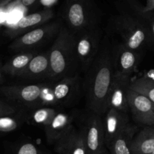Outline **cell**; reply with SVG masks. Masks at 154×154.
I'll use <instances>...</instances> for the list:
<instances>
[{"label":"cell","mask_w":154,"mask_h":154,"mask_svg":"<svg viewBox=\"0 0 154 154\" xmlns=\"http://www.w3.org/2000/svg\"><path fill=\"white\" fill-rule=\"evenodd\" d=\"M103 118L90 111L82 129L84 134L86 154H101L106 147L104 141Z\"/></svg>","instance_id":"8"},{"label":"cell","mask_w":154,"mask_h":154,"mask_svg":"<svg viewBox=\"0 0 154 154\" xmlns=\"http://www.w3.org/2000/svg\"><path fill=\"white\" fill-rule=\"evenodd\" d=\"M73 121L74 117L71 114L61 110L58 112L49 124L44 127L47 142L54 144L73 127Z\"/></svg>","instance_id":"16"},{"label":"cell","mask_w":154,"mask_h":154,"mask_svg":"<svg viewBox=\"0 0 154 154\" xmlns=\"http://www.w3.org/2000/svg\"><path fill=\"white\" fill-rule=\"evenodd\" d=\"M62 18L75 34L97 26L98 10L94 0H66Z\"/></svg>","instance_id":"4"},{"label":"cell","mask_w":154,"mask_h":154,"mask_svg":"<svg viewBox=\"0 0 154 154\" xmlns=\"http://www.w3.org/2000/svg\"><path fill=\"white\" fill-rule=\"evenodd\" d=\"M129 88L145 95L154 103V79L144 75L131 81Z\"/></svg>","instance_id":"23"},{"label":"cell","mask_w":154,"mask_h":154,"mask_svg":"<svg viewBox=\"0 0 154 154\" xmlns=\"http://www.w3.org/2000/svg\"><path fill=\"white\" fill-rule=\"evenodd\" d=\"M112 30L120 36L122 43L137 51L152 43L148 25L146 22L127 14L120 13L111 18Z\"/></svg>","instance_id":"3"},{"label":"cell","mask_w":154,"mask_h":154,"mask_svg":"<svg viewBox=\"0 0 154 154\" xmlns=\"http://www.w3.org/2000/svg\"><path fill=\"white\" fill-rule=\"evenodd\" d=\"M130 83L131 76L114 72L107 100V110L113 108L129 113L127 93Z\"/></svg>","instance_id":"11"},{"label":"cell","mask_w":154,"mask_h":154,"mask_svg":"<svg viewBox=\"0 0 154 154\" xmlns=\"http://www.w3.org/2000/svg\"><path fill=\"white\" fill-rule=\"evenodd\" d=\"M3 81H4V79H3V76H2V70L1 63H0V84L2 83Z\"/></svg>","instance_id":"31"},{"label":"cell","mask_w":154,"mask_h":154,"mask_svg":"<svg viewBox=\"0 0 154 154\" xmlns=\"http://www.w3.org/2000/svg\"><path fill=\"white\" fill-rule=\"evenodd\" d=\"M20 2L23 4V5L29 8L32 7L34 5H35L36 3L38 2V0H20Z\"/></svg>","instance_id":"30"},{"label":"cell","mask_w":154,"mask_h":154,"mask_svg":"<svg viewBox=\"0 0 154 154\" xmlns=\"http://www.w3.org/2000/svg\"><path fill=\"white\" fill-rule=\"evenodd\" d=\"M27 113L24 110H19L17 113L0 116V132H11L18 129L26 122Z\"/></svg>","instance_id":"22"},{"label":"cell","mask_w":154,"mask_h":154,"mask_svg":"<svg viewBox=\"0 0 154 154\" xmlns=\"http://www.w3.org/2000/svg\"><path fill=\"white\" fill-rule=\"evenodd\" d=\"M102 42V30L98 26L75 34V49L78 67L84 72L94 61Z\"/></svg>","instance_id":"5"},{"label":"cell","mask_w":154,"mask_h":154,"mask_svg":"<svg viewBox=\"0 0 154 154\" xmlns=\"http://www.w3.org/2000/svg\"><path fill=\"white\" fill-rule=\"evenodd\" d=\"M59 107H41L32 109L30 113H27L26 122L32 125L46 126L52 120L58 112Z\"/></svg>","instance_id":"21"},{"label":"cell","mask_w":154,"mask_h":154,"mask_svg":"<svg viewBox=\"0 0 154 154\" xmlns=\"http://www.w3.org/2000/svg\"><path fill=\"white\" fill-rule=\"evenodd\" d=\"M83 87L89 110L103 116L114 74L113 47L105 38L94 61L85 72Z\"/></svg>","instance_id":"1"},{"label":"cell","mask_w":154,"mask_h":154,"mask_svg":"<svg viewBox=\"0 0 154 154\" xmlns=\"http://www.w3.org/2000/svg\"><path fill=\"white\" fill-rule=\"evenodd\" d=\"M114 72L129 75L136 70L140 61L138 52L127 48L124 44H118L113 48Z\"/></svg>","instance_id":"14"},{"label":"cell","mask_w":154,"mask_h":154,"mask_svg":"<svg viewBox=\"0 0 154 154\" xmlns=\"http://www.w3.org/2000/svg\"><path fill=\"white\" fill-rule=\"evenodd\" d=\"M138 131V125L129 122L127 126L107 146L110 154H132L131 143Z\"/></svg>","instance_id":"18"},{"label":"cell","mask_w":154,"mask_h":154,"mask_svg":"<svg viewBox=\"0 0 154 154\" xmlns=\"http://www.w3.org/2000/svg\"><path fill=\"white\" fill-rule=\"evenodd\" d=\"M54 149L59 154H86L82 128H77L73 125L66 134L54 143Z\"/></svg>","instance_id":"15"},{"label":"cell","mask_w":154,"mask_h":154,"mask_svg":"<svg viewBox=\"0 0 154 154\" xmlns=\"http://www.w3.org/2000/svg\"><path fill=\"white\" fill-rule=\"evenodd\" d=\"M82 88V79L78 73L53 82V92L57 107H66L72 104L79 96Z\"/></svg>","instance_id":"10"},{"label":"cell","mask_w":154,"mask_h":154,"mask_svg":"<svg viewBox=\"0 0 154 154\" xmlns=\"http://www.w3.org/2000/svg\"><path fill=\"white\" fill-rule=\"evenodd\" d=\"M58 0H38V3L44 8H51Z\"/></svg>","instance_id":"28"},{"label":"cell","mask_w":154,"mask_h":154,"mask_svg":"<svg viewBox=\"0 0 154 154\" xmlns=\"http://www.w3.org/2000/svg\"><path fill=\"white\" fill-rule=\"evenodd\" d=\"M63 24L60 21L45 23L14 39L9 48L17 53L32 51L33 49L57 36Z\"/></svg>","instance_id":"6"},{"label":"cell","mask_w":154,"mask_h":154,"mask_svg":"<svg viewBox=\"0 0 154 154\" xmlns=\"http://www.w3.org/2000/svg\"><path fill=\"white\" fill-rule=\"evenodd\" d=\"M50 71L49 51L35 54L29 63L19 75L20 78L36 79L48 77Z\"/></svg>","instance_id":"17"},{"label":"cell","mask_w":154,"mask_h":154,"mask_svg":"<svg viewBox=\"0 0 154 154\" xmlns=\"http://www.w3.org/2000/svg\"><path fill=\"white\" fill-rule=\"evenodd\" d=\"M43 84L3 86L0 88V94L21 107L32 110L39 107L38 100Z\"/></svg>","instance_id":"7"},{"label":"cell","mask_w":154,"mask_h":154,"mask_svg":"<svg viewBox=\"0 0 154 154\" xmlns=\"http://www.w3.org/2000/svg\"><path fill=\"white\" fill-rule=\"evenodd\" d=\"M54 16V12L52 8H44L39 11L23 16L14 24L8 27L5 33L11 39H16L26 32L49 22Z\"/></svg>","instance_id":"12"},{"label":"cell","mask_w":154,"mask_h":154,"mask_svg":"<svg viewBox=\"0 0 154 154\" xmlns=\"http://www.w3.org/2000/svg\"><path fill=\"white\" fill-rule=\"evenodd\" d=\"M103 119L104 141L105 146H108L111 141L120 134L130 122L128 113L108 109L105 113Z\"/></svg>","instance_id":"13"},{"label":"cell","mask_w":154,"mask_h":154,"mask_svg":"<svg viewBox=\"0 0 154 154\" xmlns=\"http://www.w3.org/2000/svg\"><path fill=\"white\" fill-rule=\"evenodd\" d=\"M17 107L15 106L11 105L8 103L0 101V116H7V115L13 114L18 111Z\"/></svg>","instance_id":"26"},{"label":"cell","mask_w":154,"mask_h":154,"mask_svg":"<svg viewBox=\"0 0 154 154\" xmlns=\"http://www.w3.org/2000/svg\"><path fill=\"white\" fill-rule=\"evenodd\" d=\"M75 34L66 26H62L49 51V82H57L78 74V63L75 49Z\"/></svg>","instance_id":"2"},{"label":"cell","mask_w":154,"mask_h":154,"mask_svg":"<svg viewBox=\"0 0 154 154\" xmlns=\"http://www.w3.org/2000/svg\"><path fill=\"white\" fill-rule=\"evenodd\" d=\"M35 54V53L33 51L18 52L5 63L4 66L2 67V70L5 73L8 74L12 76L18 77L26 67Z\"/></svg>","instance_id":"20"},{"label":"cell","mask_w":154,"mask_h":154,"mask_svg":"<svg viewBox=\"0 0 154 154\" xmlns=\"http://www.w3.org/2000/svg\"><path fill=\"white\" fill-rule=\"evenodd\" d=\"M52 82H45L39 97L38 104L41 107H57L52 88Z\"/></svg>","instance_id":"24"},{"label":"cell","mask_w":154,"mask_h":154,"mask_svg":"<svg viewBox=\"0 0 154 154\" xmlns=\"http://www.w3.org/2000/svg\"><path fill=\"white\" fill-rule=\"evenodd\" d=\"M132 119L143 127L154 125V103L147 97L129 88L127 93Z\"/></svg>","instance_id":"9"},{"label":"cell","mask_w":154,"mask_h":154,"mask_svg":"<svg viewBox=\"0 0 154 154\" xmlns=\"http://www.w3.org/2000/svg\"><path fill=\"white\" fill-rule=\"evenodd\" d=\"M147 25L150 30V36H151L152 42L154 43V12L150 11V15L147 19Z\"/></svg>","instance_id":"27"},{"label":"cell","mask_w":154,"mask_h":154,"mask_svg":"<svg viewBox=\"0 0 154 154\" xmlns=\"http://www.w3.org/2000/svg\"><path fill=\"white\" fill-rule=\"evenodd\" d=\"M132 154H150L154 151V125L143 127L131 143Z\"/></svg>","instance_id":"19"},{"label":"cell","mask_w":154,"mask_h":154,"mask_svg":"<svg viewBox=\"0 0 154 154\" xmlns=\"http://www.w3.org/2000/svg\"><path fill=\"white\" fill-rule=\"evenodd\" d=\"M11 154H51L32 142H23L14 148Z\"/></svg>","instance_id":"25"},{"label":"cell","mask_w":154,"mask_h":154,"mask_svg":"<svg viewBox=\"0 0 154 154\" xmlns=\"http://www.w3.org/2000/svg\"><path fill=\"white\" fill-rule=\"evenodd\" d=\"M150 154H154V151H153V152H152L151 153H150Z\"/></svg>","instance_id":"33"},{"label":"cell","mask_w":154,"mask_h":154,"mask_svg":"<svg viewBox=\"0 0 154 154\" xmlns=\"http://www.w3.org/2000/svg\"><path fill=\"white\" fill-rule=\"evenodd\" d=\"M144 11H154V0H147L146 5L144 6Z\"/></svg>","instance_id":"29"},{"label":"cell","mask_w":154,"mask_h":154,"mask_svg":"<svg viewBox=\"0 0 154 154\" xmlns=\"http://www.w3.org/2000/svg\"><path fill=\"white\" fill-rule=\"evenodd\" d=\"M101 154H110V153H109V151H108V149H107V147H105L104 148L103 150H102V152H101Z\"/></svg>","instance_id":"32"}]
</instances>
